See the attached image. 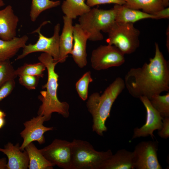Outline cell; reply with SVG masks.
Here are the masks:
<instances>
[{
  "instance_id": "cell-1",
  "label": "cell",
  "mask_w": 169,
  "mask_h": 169,
  "mask_svg": "<svg viewBox=\"0 0 169 169\" xmlns=\"http://www.w3.org/2000/svg\"><path fill=\"white\" fill-rule=\"evenodd\" d=\"M155 54L148 63L140 67L131 69L124 80L125 87L133 97L145 96L149 100L164 91L169 92V62L155 43Z\"/></svg>"
},
{
  "instance_id": "cell-2",
  "label": "cell",
  "mask_w": 169,
  "mask_h": 169,
  "mask_svg": "<svg viewBox=\"0 0 169 169\" xmlns=\"http://www.w3.org/2000/svg\"><path fill=\"white\" fill-rule=\"evenodd\" d=\"M38 59L45 65L48 72L47 82L42 86V89H46V90L41 91L38 97L42 104L38 110V115L44 116L46 121L50 120L54 112L58 113L64 118H68L69 115V104L66 102L60 101L57 97L59 75L55 68L58 61L45 53L41 54Z\"/></svg>"
},
{
  "instance_id": "cell-3",
  "label": "cell",
  "mask_w": 169,
  "mask_h": 169,
  "mask_svg": "<svg viewBox=\"0 0 169 169\" xmlns=\"http://www.w3.org/2000/svg\"><path fill=\"white\" fill-rule=\"evenodd\" d=\"M125 87L124 80L117 77L100 95L95 92L89 97L86 105L93 119L92 131L103 136L107 130L106 121L113 103Z\"/></svg>"
},
{
  "instance_id": "cell-4",
  "label": "cell",
  "mask_w": 169,
  "mask_h": 169,
  "mask_svg": "<svg viewBox=\"0 0 169 169\" xmlns=\"http://www.w3.org/2000/svg\"><path fill=\"white\" fill-rule=\"evenodd\" d=\"M112 155L110 149L98 151L89 142L74 139L71 142V169H101Z\"/></svg>"
},
{
  "instance_id": "cell-5",
  "label": "cell",
  "mask_w": 169,
  "mask_h": 169,
  "mask_svg": "<svg viewBox=\"0 0 169 169\" xmlns=\"http://www.w3.org/2000/svg\"><path fill=\"white\" fill-rule=\"evenodd\" d=\"M78 23L89 36V40L101 41L104 38L101 31L107 33L115 22V13L113 8L104 10L94 8L79 16Z\"/></svg>"
},
{
  "instance_id": "cell-6",
  "label": "cell",
  "mask_w": 169,
  "mask_h": 169,
  "mask_svg": "<svg viewBox=\"0 0 169 169\" xmlns=\"http://www.w3.org/2000/svg\"><path fill=\"white\" fill-rule=\"evenodd\" d=\"M107 33L108 44L115 46L124 54L133 53L139 46L140 32L133 23L115 21Z\"/></svg>"
},
{
  "instance_id": "cell-7",
  "label": "cell",
  "mask_w": 169,
  "mask_h": 169,
  "mask_svg": "<svg viewBox=\"0 0 169 169\" xmlns=\"http://www.w3.org/2000/svg\"><path fill=\"white\" fill-rule=\"evenodd\" d=\"M49 22V21L44 22L39 27L32 32V33H37L38 34V38L37 41L34 44H26L23 48L22 53L18 56L16 60L22 59L31 53L43 52L49 54L55 60L58 62L59 53L60 24L58 23L54 26L53 35L50 37L44 36L40 32L42 27Z\"/></svg>"
},
{
  "instance_id": "cell-8",
  "label": "cell",
  "mask_w": 169,
  "mask_h": 169,
  "mask_svg": "<svg viewBox=\"0 0 169 169\" xmlns=\"http://www.w3.org/2000/svg\"><path fill=\"white\" fill-rule=\"evenodd\" d=\"M124 54L113 45H100L92 51L91 57L92 67L100 70L118 67L125 62Z\"/></svg>"
},
{
  "instance_id": "cell-9",
  "label": "cell",
  "mask_w": 169,
  "mask_h": 169,
  "mask_svg": "<svg viewBox=\"0 0 169 169\" xmlns=\"http://www.w3.org/2000/svg\"><path fill=\"white\" fill-rule=\"evenodd\" d=\"M71 142L56 139L40 150L46 159L54 166L71 169Z\"/></svg>"
},
{
  "instance_id": "cell-10",
  "label": "cell",
  "mask_w": 169,
  "mask_h": 169,
  "mask_svg": "<svg viewBox=\"0 0 169 169\" xmlns=\"http://www.w3.org/2000/svg\"><path fill=\"white\" fill-rule=\"evenodd\" d=\"M158 142L142 141L135 146L134 152V169H161L157 157Z\"/></svg>"
},
{
  "instance_id": "cell-11",
  "label": "cell",
  "mask_w": 169,
  "mask_h": 169,
  "mask_svg": "<svg viewBox=\"0 0 169 169\" xmlns=\"http://www.w3.org/2000/svg\"><path fill=\"white\" fill-rule=\"evenodd\" d=\"M45 121L44 116L38 115L23 123L25 128L20 133V135L23 139V143L20 146L22 151H24L28 144L33 141H37L40 144L45 143L44 133L54 129L53 127L44 126L43 123Z\"/></svg>"
},
{
  "instance_id": "cell-12",
  "label": "cell",
  "mask_w": 169,
  "mask_h": 169,
  "mask_svg": "<svg viewBox=\"0 0 169 169\" xmlns=\"http://www.w3.org/2000/svg\"><path fill=\"white\" fill-rule=\"evenodd\" d=\"M139 99L146 109V122L140 128H134L132 139L150 136L153 140L155 137L154 131L156 130H160L162 128L163 118L153 107L147 97L141 96Z\"/></svg>"
},
{
  "instance_id": "cell-13",
  "label": "cell",
  "mask_w": 169,
  "mask_h": 169,
  "mask_svg": "<svg viewBox=\"0 0 169 169\" xmlns=\"http://www.w3.org/2000/svg\"><path fill=\"white\" fill-rule=\"evenodd\" d=\"M89 36L79 23L73 26V44L70 54L77 65L80 68L87 64L86 46Z\"/></svg>"
},
{
  "instance_id": "cell-14",
  "label": "cell",
  "mask_w": 169,
  "mask_h": 169,
  "mask_svg": "<svg viewBox=\"0 0 169 169\" xmlns=\"http://www.w3.org/2000/svg\"><path fill=\"white\" fill-rule=\"evenodd\" d=\"M18 22L19 18L11 6L8 5L0 10V38L9 40L16 37Z\"/></svg>"
},
{
  "instance_id": "cell-15",
  "label": "cell",
  "mask_w": 169,
  "mask_h": 169,
  "mask_svg": "<svg viewBox=\"0 0 169 169\" xmlns=\"http://www.w3.org/2000/svg\"><path fill=\"white\" fill-rule=\"evenodd\" d=\"M0 151L5 154L8 157L7 169H27L28 168L29 160L27 153L20 149L19 144L15 145L8 142L4 148H0Z\"/></svg>"
},
{
  "instance_id": "cell-16",
  "label": "cell",
  "mask_w": 169,
  "mask_h": 169,
  "mask_svg": "<svg viewBox=\"0 0 169 169\" xmlns=\"http://www.w3.org/2000/svg\"><path fill=\"white\" fill-rule=\"evenodd\" d=\"M63 27L59 36V53L58 62H64L72 50L73 44V19L64 15L63 17Z\"/></svg>"
},
{
  "instance_id": "cell-17",
  "label": "cell",
  "mask_w": 169,
  "mask_h": 169,
  "mask_svg": "<svg viewBox=\"0 0 169 169\" xmlns=\"http://www.w3.org/2000/svg\"><path fill=\"white\" fill-rule=\"evenodd\" d=\"M134 152L118 150L103 164L101 169H134Z\"/></svg>"
},
{
  "instance_id": "cell-18",
  "label": "cell",
  "mask_w": 169,
  "mask_h": 169,
  "mask_svg": "<svg viewBox=\"0 0 169 169\" xmlns=\"http://www.w3.org/2000/svg\"><path fill=\"white\" fill-rule=\"evenodd\" d=\"M115 13V21L122 23H133L139 20L154 19V16L138 10L129 8L124 5L115 4L113 8Z\"/></svg>"
},
{
  "instance_id": "cell-19",
  "label": "cell",
  "mask_w": 169,
  "mask_h": 169,
  "mask_svg": "<svg viewBox=\"0 0 169 169\" xmlns=\"http://www.w3.org/2000/svg\"><path fill=\"white\" fill-rule=\"evenodd\" d=\"M28 39L26 35L9 40L0 38V59H10L13 57L20 49L24 47Z\"/></svg>"
},
{
  "instance_id": "cell-20",
  "label": "cell",
  "mask_w": 169,
  "mask_h": 169,
  "mask_svg": "<svg viewBox=\"0 0 169 169\" xmlns=\"http://www.w3.org/2000/svg\"><path fill=\"white\" fill-rule=\"evenodd\" d=\"M24 150L28 153L29 169H52L54 166L48 161L33 142L28 144Z\"/></svg>"
},
{
  "instance_id": "cell-21",
  "label": "cell",
  "mask_w": 169,
  "mask_h": 169,
  "mask_svg": "<svg viewBox=\"0 0 169 169\" xmlns=\"http://www.w3.org/2000/svg\"><path fill=\"white\" fill-rule=\"evenodd\" d=\"M61 9L64 15L73 20L89 11L91 7L85 0H65L61 5Z\"/></svg>"
},
{
  "instance_id": "cell-22",
  "label": "cell",
  "mask_w": 169,
  "mask_h": 169,
  "mask_svg": "<svg viewBox=\"0 0 169 169\" xmlns=\"http://www.w3.org/2000/svg\"><path fill=\"white\" fill-rule=\"evenodd\" d=\"M125 3L124 5L129 8L136 9H142V11L152 14L164 7L162 0H124Z\"/></svg>"
},
{
  "instance_id": "cell-23",
  "label": "cell",
  "mask_w": 169,
  "mask_h": 169,
  "mask_svg": "<svg viewBox=\"0 0 169 169\" xmlns=\"http://www.w3.org/2000/svg\"><path fill=\"white\" fill-rule=\"evenodd\" d=\"M59 0H32L30 11V17L32 22H35L43 12L60 5Z\"/></svg>"
},
{
  "instance_id": "cell-24",
  "label": "cell",
  "mask_w": 169,
  "mask_h": 169,
  "mask_svg": "<svg viewBox=\"0 0 169 169\" xmlns=\"http://www.w3.org/2000/svg\"><path fill=\"white\" fill-rule=\"evenodd\" d=\"M149 100L153 107L163 118L169 117V92L163 95H155Z\"/></svg>"
},
{
  "instance_id": "cell-25",
  "label": "cell",
  "mask_w": 169,
  "mask_h": 169,
  "mask_svg": "<svg viewBox=\"0 0 169 169\" xmlns=\"http://www.w3.org/2000/svg\"><path fill=\"white\" fill-rule=\"evenodd\" d=\"M46 69L45 65L42 62L33 64H25L15 70L17 76L29 75L36 76L39 78L44 76V72Z\"/></svg>"
},
{
  "instance_id": "cell-26",
  "label": "cell",
  "mask_w": 169,
  "mask_h": 169,
  "mask_svg": "<svg viewBox=\"0 0 169 169\" xmlns=\"http://www.w3.org/2000/svg\"><path fill=\"white\" fill-rule=\"evenodd\" d=\"M15 70L10 59H0V88L7 81L17 77Z\"/></svg>"
},
{
  "instance_id": "cell-27",
  "label": "cell",
  "mask_w": 169,
  "mask_h": 169,
  "mask_svg": "<svg viewBox=\"0 0 169 169\" xmlns=\"http://www.w3.org/2000/svg\"><path fill=\"white\" fill-rule=\"evenodd\" d=\"M93 81L90 72L88 71L85 73L76 83L77 92L79 97L83 101L87 99L88 86L89 84Z\"/></svg>"
},
{
  "instance_id": "cell-28",
  "label": "cell",
  "mask_w": 169,
  "mask_h": 169,
  "mask_svg": "<svg viewBox=\"0 0 169 169\" xmlns=\"http://www.w3.org/2000/svg\"><path fill=\"white\" fill-rule=\"evenodd\" d=\"M19 83L28 90H35L38 84L40 78L29 75L19 76Z\"/></svg>"
},
{
  "instance_id": "cell-29",
  "label": "cell",
  "mask_w": 169,
  "mask_h": 169,
  "mask_svg": "<svg viewBox=\"0 0 169 169\" xmlns=\"http://www.w3.org/2000/svg\"><path fill=\"white\" fill-rule=\"evenodd\" d=\"M15 86L14 79L6 82L0 88V102L7 97L12 92Z\"/></svg>"
},
{
  "instance_id": "cell-30",
  "label": "cell",
  "mask_w": 169,
  "mask_h": 169,
  "mask_svg": "<svg viewBox=\"0 0 169 169\" xmlns=\"http://www.w3.org/2000/svg\"><path fill=\"white\" fill-rule=\"evenodd\" d=\"M86 3L91 7L96 5L106 4L124 5L125 2L124 0H87Z\"/></svg>"
},
{
  "instance_id": "cell-31",
  "label": "cell",
  "mask_w": 169,
  "mask_h": 169,
  "mask_svg": "<svg viewBox=\"0 0 169 169\" xmlns=\"http://www.w3.org/2000/svg\"><path fill=\"white\" fill-rule=\"evenodd\" d=\"M161 128L158 131V134L161 138L166 139L169 137V117L163 118Z\"/></svg>"
},
{
  "instance_id": "cell-32",
  "label": "cell",
  "mask_w": 169,
  "mask_h": 169,
  "mask_svg": "<svg viewBox=\"0 0 169 169\" xmlns=\"http://www.w3.org/2000/svg\"><path fill=\"white\" fill-rule=\"evenodd\" d=\"M155 17L154 19H158L163 18L169 19V8L166 7L152 14Z\"/></svg>"
},
{
  "instance_id": "cell-33",
  "label": "cell",
  "mask_w": 169,
  "mask_h": 169,
  "mask_svg": "<svg viewBox=\"0 0 169 169\" xmlns=\"http://www.w3.org/2000/svg\"><path fill=\"white\" fill-rule=\"evenodd\" d=\"M7 162L5 158L0 159V169H7Z\"/></svg>"
},
{
  "instance_id": "cell-34",
  "label": "cell",
  "mask_w": 169,
  "mask_h": 169,
  "mask_svg": "<svg viewBox=\"0 0 169 169\" xmlns=\"http://www.w3.org/2000/svg\"><path fill=\"white\" fill-rule=\"evenodd\" d=\"M162 1L164 7H168L169 5V0H162Z\"/></svg>"
},
{
  "instance_id": "cell-35",
  "label": "cell",
  "mask_w": 169,
  "mask_h": 169,
  "mask_svg": "<svg viewBox=\"0 0 169 169\" xmlns=\"http://www.w3.org/2000/svg\"><path fill=\"white\" fill-rule=\"evenodd\" d=\"M4 118H0V129L3 126L5 123Z\"/></svg>"
},
{
  "instance_id": "cell-36",
  "label": "cell",
  "mask_w": 169,
  "mask_h": 169,
  "mask_svg": "<svg viewBox=\"0 0 169 169\" xmlns=\"http://www.w3.org/2000/svg\"><path fill=\"white\" fill-rule=\"evenodd\" d=\"M6 115L5 113L3 111L0 110V118H4Z\"/></svg>"
},
{
  "instance_id": "cell-37",
  "label": "cell",
  "mask_w": 169,
  "mask_h": 169,
  "mask_svg": "<svg viewBox=\"0 0 169 169\" xmlns=\"http://www.w3.org/2000/svg\"><path fill=\"white\" fill-rule=\"evenodd\" d=\"M5 3L3 0H0V7L4 6Z\"/></svg>"
}]
</instances>
